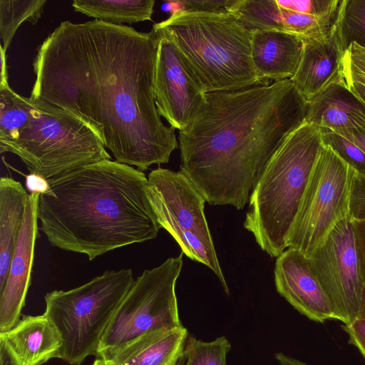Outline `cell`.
<instances>
[{
    "instance_id": "13",
    "label": "cell",
    "mask_w": 365,
    "mask_h": 365,
    "mask_svg": "<svg viewBox=\"0 0 365 365\" xmlns=\"http://www.w3.org/2000/svg\"><path fill=\"white\" fill-rule=\"evenodd\" d=\"M277 292L309 319L324 323L339 317L310 259L294 248L277 257L274 270Z\"/></svg>"
},
{
    "instance_id": "11",
    "label": "cell",
    "mask_w": 365,
    "mask_h": 365,
    "mask_svg": "<svg viewBox=\"0 0 365 365\" xmlns=\"http://www.w3.org/2000/svg\"><path fill=\"white\" fill-rule=\"evenodd\" d=\"M308 257L339 321L344 324L353 322L361 307L362 280L355 229L349 216L340 222Z\"/></svg>"
},
{
    "instance_id": "39",
    "label": "cell",
    "mask_w": 365,
    "mask_h": 365,
    "mask_svg": "<svg viewBox=\"0 0 365 365\" xmlns=\"http://www.w3.org/2000/svg\"><path fill=\"white\" fill-rule=\"evenodd\" d=\"M345 84L365 103V86L354 83H345Z\"/></svg>"
},
{
    "instance_id": "16",
    "label": "cell",
    "mask_w": 365,
    "mask_h": 365,
    "mask_svg": "<svg viewBox=\"0 0 365 365\" xmlns=\"http://www.w3.org/2000/svg\"><path fill=\"white\" fill-rule=\"evenodd\" d=\"M302 51V41L297 36L274 30L252 31V61L263 83L290 79L297 71Z\"/></svg>"
},
{
    "instance_id": "22",
    "label": "cell",
    "mask_w": 365,
    "mask_h": 365,
    "mask_svg": "<svg viewBox=\"0 0 365 365\" xmlns=\"http://www.w3.org/2000/svg\"><path fill=\"white\" fill-rule=\"evenodd\" d=\"M227 12L251 31H284L281 8L276 0H235Z\"/></svg>"
},
{
    "instance_id": "12",
    "label": "cell",
    "mask_w": 365,
    "mask_h": 365,
    "mask_svg": "<svg viewBox=\"0 0 365 365\" xmlns=\"http://www.w3.org/2000/svg\"><path fill=\"white\" fill-rule=\"evenodd\" d=\"M155 31L158 34L153 83L155 105L170 126L182 131L202 109L206 93L167 33L163 29Z\"/></svg>"
},
{
    "instance_id": "41",
    "label": "cell",
    "mask_w": 365,
    "mask_h": 365,
    "mask_svg": "<svg viewBox=\"0 0 365 365\" xmlns=\"http://www.w3.org/2000/svg\"><path fill=\"white\" fill-rule=\"evenodd\" d=\"M183 362H184V358H183V359L180 363H178L176 365H182Z\"/></svg>"
},
{
    "instance_id": "25",
    "label": "cell",
    "mask_w": 365,
    "mask_h": 365,
    "mask_svg": "<svg viewBox=\"0 0 365 365\" xmlns=\"http://www.w3.org/2000/svg\"><path fill=\"white\" fill-rule=\"evenodd\" d=\"M231 344L225 336L211 341H203L187 336L182 365H227V356Z\"/></svg>"
},
{
    "instance_id": "7",
    "label": "cell",
    "mask_w": 365,
    "mask_h": 365,
    "mask_svg": "<svg viewBox=\"0 0 365 365\" xmlns=\"http://www.w3.org/2000/svg\"><path fill=\"white\" fill-rule=\"evenodd\" d=\"M131 269L106 271L68 291L53 290L44 297V314L62 342L59 359L71 365L97 356L102 337L134 282Z\"/></svg>"
},
{
    "instance_id": "34",
    "label": "cell",
    "mask_w": 365,
    "mask_h": 365,
    "mask_svg": "<svg viewBox=\"0 0 365 365\" xmlns=\"http://www.w3.org/2000/svg\"><path fill=\"white\" fill-rule=\"evenodd\" d=\"M334 132L353 142L365 152V125L354 128L338 130Z\"/></svg>"
},
{
    "instance_id": "33",
    "label": "cell",
    "mask_w": 365,
    "mask_h": 365,
    "mask_svg": "<svg viewBox=\"0 0 365 365\" xmlns=\"http://www.w3.org/2000/svg\"><path fill=\"white\" fill-rule=\"evenodd\" d=\"M341 327L349 336V344L354 346L365 358V319L356 318Z\"/></svg>"
},
{
    "instance_id": "21",
    "label": "cell",
    "mask_w": 365,
    "mask_h": 365,
    "mask_svg": "<svg viewBox=\"0 0 365 365\" xmlns=\"http://www.w3.org/2000/svg\"><path fill=\"white\" fill-rule=\"evenodd\" d=\"M154 0H74L73 9L94 19L116 25L151 20Z\"/></svg>"
},
{
    "instance_id": "26",
    "label": "cell",
    "mask_w": 365,
    "mask_h": 365,
    "mask_svg": "<svg viewBox=\"0 0 365 365\" xmlns=\"http://www.w3.org/2000/svg\"><path fill=\"white\" fill-rule=\"evenodd\" d=\"M280 8L283 31L300 38H314L327 32L334 24L338 14L313 16Z\"/></svg>"
},
{
    "instance_id": "5",
    "label": "cell",
    "mask_w": 365,
    "mask_h": 365,
    "mask_svg": "<svg viewBox=\"0 0 365 365\" xmlns=\"http://www.w3.org/2000/svg\"><path fill=\"white\" fill-rule=\"evenodd\" d=\"M323 146L321 129L304 122L289 134L260 171L244 227L271 257L287 241L313 166Z\"/></svg>"
},
{
    "instance_id": "32",
    "label": "cell",
    "mask_w": 365,
    "mask_h": 365,
    "mask_svg": "<svg viewBox=\"0 0 365 365\" xmlns=\"http://www.w3.org/2000/svg\"><path fill=\"white\" fill-rule=\"evenodd\" d=\"M355 229L356 247L362 280L361 303L357 318L365 319V220H351Z\"/></svg>"
},
{
    "instance_id": "37",
    "label": "cell",
    "mask_w": 365,
    "mask_h": 365,
    "mask_svg": "<svg viewBox=\"0 0 365 365\" xmlns=\"http://www.w3.org/2000/svg\"><path fill=\"white\" fill-rule=\"evenodd\" d=\"M4 48L0 45L1 71H0V87L9 86L8 83V72L6 66V54Z\"/></svg>"
},
{
    "instance_id": "4",
    "label": "cell",
    "mask_w": 365,
    "mask_h": 365,
    "mask_svg": "<svg viewBox=\"0 0 365 365\" xmlns=\"http://www.w3.org/2000/svg\"><path fill=\"white\" fill-rule=\"evenodd\" d=\"M0 153L21 160L30 174L47 180L111 159L95 133L58 107L0 87Z\"/></svg>"
},
{
    "instance_id": "20",
    "label": "cell",
    "mask_w": 365,
    "mask_h": 365,
    "mask_svg": "<svg viewBox=\"0 0 365 365\" xmlns=\"http://www.w3.org/2000/svg\"><path fill=\"white\" fill-rule=\"evenodd\" d=\"M30 193L12 178L0 179V294L8 277L13 253Z\"/></svg>"
},
{
    "instance_id": "27",
    "label": "cell",
    "mask_w": 365,
    "mask_h": 365,
    "mask_svg": "<svg viewBox=\"0 0 365 365\" xmlns=\"http://www.w3.org/2000/svg\"><path fill=\"white\" fill-rule=\"evenodd\" d=\"M320 129L323 145L329 146L358 173L365 175V152L336 132L327 128Z\"/></svg>"
},
{
    "instance_id": "19",
    "label": "cell",
    "mask_w": 365,
    "mask_h": 365,
    "mask_svg": "<svg viewBox=\"0 0 365 365\" xmlns=\"http://www.w3.org/2000/svg\"><path fill=\"white\" fill-rule=\"evenodd\" d=\"M187 336L183 326L158 330L138 338L105 360L111 365H176L183 359Z\"/></svg>"
},
{
    "instance_id": "9",
    "label": "cell",
    "mask_w": 365,
    "mask_h": 365,
    "mask_svg": "<svg viewBox=\"0 0 365 365\" xmlns=\"http://www.w3.org/2000/svg\"><path fill=\"white\" fill-rule=\"evenodd\" d=\"M147 192L160 227L170 234L182 254L210 268L229 294L200 192L181 171L159 167L148 175Z\"/></svg>"
},
{
    "instance_id": "8",
    "label": "cell",
    "mask_w": 365,
    "mask_h": 365,
    "mask_svg": "<svg viewBox=\"0 0 365 365\" xmlns=\"http://www.w3.org/2000/svg\"><path fill=\"white\" fill-rule=\"evenodd\" d=\"M182 255L144 270L134 280L102 337L98 358L106 359L149 333L182 326L175 294Z\"/></svg>"
},
{
    "instance_id": "18",
    "label": "cell",
    "mask_w": 365,
    "mask_h": 365,
    "mask_svg": "<svg viewBox=\"0 0 365 365\" xmlns=\"http://www.w3.org/2000/svg\"><path fill=\"white\" fill-rule=\"evenodd\" d=\"M305 121L336 131L365 125V103L345 84L334 83L307 102Z\"/></svg>"
},
{
    "instance_id": "14",
    "label": "cell",
    "mask_w": 365,
    "mask_h": 365,
    "mask_svg": "<svg viewBox=\"0 0 365 365\" xmlns=\"http://www.w3.org/2000/svg\"><path fill=\"white\" fill-rule=\"evenodd\" d=\"M39 196L38 193H30L6 285L0 294V333L8 331L19 322L25 304L38 236Z\"/></svg>"
},
{
    "instance_id": "31",
    "label": "cell",
    "mask_w": 365,
    "mask_h": 365,
    "mask_svg": "<svg viewBox=\"0 0 365 365\" xmlns=\"http://www.w3.org/2000/svg\"><path fill=\"white\" fill-rule=\"evenodd\" d=\"M179 2L180 11L218 13L227 12L235 0H184Z\"/></svg>"
},
{
    "instance_id": "17",
    "label": "cell",
    "mask_w": 365,
    "mask_h": 365,
    "mask_svg": "<svg viewBox=\"0 0 365 365\" xmlns=\"http://www.w3.org/2000/svg\"><path fill=\"white\" fill-rule=\"evenodd\" d=\"M0 339L21 365H41L51 359H59L62 346L58 331L45 314L24 317L10 330L0 333Z\"/></svg>"
},
{
    "instance_id": "29",
    "label": "cell",
    "mask_w": 365,
    "mask_h": 365,
    "mask_svg": "<svg viewBox=\"0 0 365 365\" xmlns=\"http://www.w3.org/2000/svg\"><path fill=\"white\" fill-rule=\"evenodd\" d=\"M276 1L283 9L313 16L337 14L341 3V0H276Z\"/></svg>"
},
{
    "instance_id": "38",
    "label": "cell",
    "mask_w": 365,
    "mask_h": 365,
    "mask_svg": "<svg viewBox=\"0 0 365 365\" xmlns=\"http://www.w3.org/2000/svg\"><path fill=\"white\" fill-rule=\"evenodd\" d=\"M275 358L279 365H307L303 361L294 359L282 353L276 354Z\"/></svg>"
},
{
    "instance_id": "1",
    "label": "cell",
    "mask_w": 365,
    "mask_h": 365,
    "mask_svg": "<svg viewBox=\"0 0 365 365\" xmlns=\"http://www.w3.org/2000/svg\"><path fill=\"white\" fill-rule=\"evenodd\" d=\"M158 34L93 19L64 21L38 47L30 98L86 124L115 161L146 170L178 148L155 101Z\"/></svg>"
},
{
    "instance_id": "2",
    "label": "cell",
    "mask_w": 365,
    "mask_h": 365,
    "mask_svg": "<svg viewBox=\"0 0 365 365\" xmlns=\"http://www.w3.org/2000/svg\"><path fill=\"white\" fill-rule=\"evenodd\" d=\"M307 106L290 79L207 93L179 131L180 171L209 204L244 208L270 156L305 122Z\"/></svg>"
},
{
    "instance_id": "40",
    "label": "cell",
    "mask_w": 365,
    "mask_h": 365,
    "mask_svg": "<svg viewBox=\"0 0 365 365\" xmlns=\"http://www.w3.org/2000/svg\"><path fill=\"white\" fill-rule=\"evenodd\" d=\"M93 365H111V364L108 361L101 359V358H98L93 362Z\"/></svg>"
},
{
    "instance_id": "15",
    "label": "cell",
    "mask_w": 365,
    "mask_h": 365,
    "mask_svg": "<svg viewBox=\"0 0 365 365\" xmlns=\"http://www.w3.org/2000/svg\"><path fill=\"white\" fill-rule=\"evenodd\" d=\"M301 39L302 51L300 61L290 80L308 102L329 85L344 81L342 60L346 50L336 21L323 34Z\"/></svg>"
},
{
    "instance_id": "30",
    "label": "cell",
    "mask_w": 365,
    "mask_h": 365,
    "mask_svg": "<svg viewBox=\"0 0 365 365\" xmlns=\"http://www.w3.org/2000/svg\"><path fill=\"white\" fill-rule=\"evenodd\" d=\"M349 217L351 220H365V175L357 172L354 175L351 192Z\"/></svg>"
},
{
    "instance_id": "10",
    "label": "cell",
    "mask_w": 365,
    "mask_h": 365,
    "mask_svg": "<svg viewBox=\"0 0 365 365\" xmlns=\"http://www.w3.org/2000/svg\"><path fill=\"white\" fill-rule=\"evenodd\" d=\"M356 173L329 146L323 145L309 177L287 248L309 257L333 229L349 216Z\"/></svg>"
},
{
    "instance_id": "6",
    "label": "cell",
    "mask_w": 365,
    "mask_h": 365,
    "mask_svg": "<svg viewBox=\"0 0 365 365\" xmlns=\"http://www.w3.org/2000/svg\"><path fill=\"white\" fill-rule=\"evenodd\" d=\"M153 29L167 33L206 93L265 84L252 63V31L228 12L180 11Z\"/></svg>"
},
{
    "instance_id": "36",
    "label": "cell",
    "mask_w": 365,
    "mask_h": 365,
    "mask_svg": "<svg viewBox=\"0 0 365 365\" xmlns=\"http://www.w3.org/2000/svg\"><path fill=\"white\" fill-rule=\"evenodd\" d=\"M0 365H21L18 358L2 339H0Z\"/></svg>"
},
{
    "instance_id": "35",
    "label": "cell",
    "mask_w": 365,
    "mask_h": 365,
    "mask_svg": "<svg viewBox=\"0 0 365 365\" xmlns=\"http://www.w3.org/2000/svg\"><path fill=\"white\" fill-rule=\"evenodd\" d=\"M26 185L29 193L45 194L49 189L48 180L34 174L26 176Z\"/></svg>"
},
{
    "instance_id": "3",
    "label": "cell",
    "mask_w": 365,
    "mask_h": 365,
    "mask_svg": "<svg viewBox=\"0 0 365 365\" xmlns=\"http://www.w3.org/2000/svg\"><path fill=\"white\" fill-rule=\"evenodd\" d=\"M38 203L40 230L49 243L89 260L155 239L160 227L145 173L110 159L48 180Z\"/></svg>"
},
{
    "instance_id": "24",
    "label": "cell",
    "mask_w": 365,
    "mask_h": 365,
    "mask_svg": "<svg viewBox=\"0 0 365 365\" xmlns=\"http://www.w3.org/2000/svg\"><path fill=\"white\" fill-rule=\"evenodd\" d=\"M336 23L345 50L352 43L365 48V0H341Z\"/></svg>"
},
{
    "instance_id": "23",
    "label": "cell",
    "mask_w": 365,
    "mask_h": 365,
    "mask_svg": "<svg viewBox=\"0 0 365 365\" xmlns=\"http://www.w3.org/2000/svg\"><path fill=\"white\" fill-rule=\"evenodd\" d=\"M45 0H0V38L5 51L9 47L19 26L24 21L37 23L42 15Z\"/></svg>"
},
{
    "instance_id": "28",
    "label": "cell",
    "mask_w": 365,
    "mask_h": 365,
    "mask_svg": "<svg viewBox=\"0 0 365 365\" xmlns=\"http://www.w3.org/2000/svg\"><path fill=\"white\" fill-rule=\"evenodd\" d=\"M344 83L365 86V48L352 43L344 52L342 60Z\"/></svg>"
}]
</instances>
